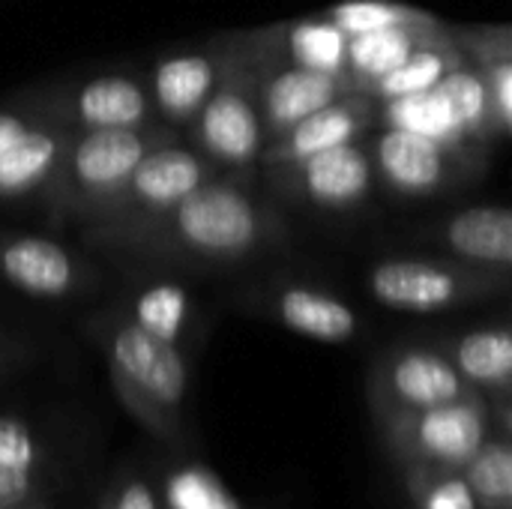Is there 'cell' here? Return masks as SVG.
Returning <instances> with one entry per match:
<instances>
[{
  "instance_id": "6da1fadb",
  "label": "cell",
  "mask_w": 512,
  "mask_h": 509,
  "mask_svg": "<svg viewBox=\"0 0 512 509\" xmlns=\"http://www.w3.org/2000/svg\"><path fill=\"white\" fill-rule=\"evenodd\" d=\"M84 240L108 255L189 270H225L288 249L285 216L237 177H213L177 204L120 222L84 225Z\"/></svg>"
},
{
  "instance_id": "7a4b0ae2",
  "label": "cell",
  "mask_w": 512,
  "mask_h": 509,
  "mask_svg": "<svg viewBox=\"0 0 512 509\" xmlns=\"http://www.w3.org/2000/svg\"><path fill=\"white\" fill-rule=\"evenodd\" d=\"M105 354L114 393L132 417L168 444L183 441V405L189 366L183 348L141 330L123 306L105 309L87 324Z\"/></svg>"
},
{
  "instance_id": "3957f363",
  "label": "cell",
  "mask_w": 512,
  "mask_h": 509,
  "mask_svg": "<svg viewBox=\"0 0 512 509\" xmlns=\"http://www.w3.org/2000/svg\"><path fill=\"white\" fill-rule=\"evenodd\" d=\"M189 147H195L219 174L243 180L258 168L267 132L258 108V57L249 30L228 33L225 69L201 105V111L186 126Z\"/></svg>"
},
{
  "instance_id": "277c9868",
  "label": "cell",
  "mask_w": 512,
  "mask_h": 509,
  "mask_svg": "<svg viewBox=\"0 0 512 509\" xmlns=\"http://www.w3.org/2000/svg\"><path fill=\"white\" fill-rule=\"evenodd\" d=\"M177 138L174 129H99L69 132L63 156L39 192V204L54 222H84L159 144Z\"/></svg>"
},
{
  "instance_id": "5b68a950",
  "label": "cell",
  "mask_w": 512,
  "mask_h": 509,
  "mask_svg": "<svg viewBox=\"0 0 512 509\" xmlns=\"http://www.w3.org/2000/svg\"><path fill=\"white\" fill-rule=\"evenodd\" d=\"M18 114L57 126L63 132L99 129H156L162 126L144 75L132 69H105L63 81L24 87L6 99Z\"/></svg>"
},
{
  "instance_id": "8992f818",
  "label": "cell",
  "mask_w": 512,
  "mask_h": 509,
  "mask_svg": "<svg viewBox=\"0 0 512 509\" xmlns=\"http://www.w3.org/2000/svg\"><path fill=\"white\" fill-rule=\"evenodd\" d=\"M369 297L393 312L438 315L510 291V270L477 267L447 255H390L366 267Z\"/></svg>"
},
{
  "instance_id": "52a82bcc",
  "label": "cell",
  "mask_w": 512,
  "mask_h": 509,
  "mask_svg": "<svg viewBox=\"0 0 512 509\" xmlns=\"http://www.w3.org/2000/svg\"><path fill=\"white\" fill-rule=\"evenodd\" d=\"M390 453L405 468H456L492 438V402L474 393L459 402L375 417Z\"/></svg>"
},
{
  "instance_id": "ba28073f",
  "label": "cell",
  "mask_w": 512,
  "mask_h": 509,
  "mask_svg": "<svg viewBox=\"0 0 512 509\" xmlns=\"http://www.w3.org/2000/svg\"><path fill=\"white\" fill-rule=\"evenodd\" d=\"M366 147L375 177L402 198H435L453 192L474 180L486 162V156L459 150L447 141L387 126H381Z\"/></svg>"
},
{
  "instance_id": "9c48e42d",
  "label": "cell",
  "mask_w": 512,
  "mask_h": 509,
  "mask_svg": "<svg viewBox=\"0 0 512 509\" xmlns=\"http://www.w3.org/2000/svg\"><path fill=\"white\" fill-rule=\"evenodd\" d=\"M213 177H219V171L195 147L183 144L180 138H171V141L153 147L129 171V177L96 210H90L84 216L81 228L159 213Z\"/></svg>"
},
{
  "instance_id": "30bf717a",
  "label": "cell",
  "mask_w": 512,
  "mask_h": 509,
  "mask_svg": "<svg viewBox=\"0 0 512 509\" xmlns=\"http://www.w3.org/2000/svg\"><path fill=\"white\" fill-rule=\"evenodd\" d=\"M102 270L78 249L24 231H0V285L36 300H81L102 288Z\"/></svg>"
},
{
  "instance_id": "8fae6325",
  "label": "cell",
  "mask_w": 512,
  "mask_h": 509,
  "mask_svg": "<svg viewBox=\"0 0 512 509\" xmlns=\"http://www.w3.org/2000/svg\"><path fill=\"white\" fill-rule=\"evenodd\" d=\"M447 354L432 345H396L387 348L369 375V405L375 417L423 411L474 396Z\"/></svg>"
},
{
  "instance_id": "7c38bea8",
  "label": "cell",
  "mask_w": 512,
  "mask_h": 509,
  "mask_svg": "<svg viewBox=\"0 0 512 509\" xmlns=\"http://www.w3.org/2000/svg\"><path fill=\"white\" fill-rule=\"evenodd\" d=\"M249 36H252V48L258 57V108H261L267 141L282 135L303 117L315 114L318 108L348 93H360L357 81L348 72L333 75V72L309 69V66L279 57L270 48L264 27L249 30Z\"/></svg>"
},
{
  "instance_id": "4fadbf2b",
  "label": "cell",
  "mask_w": 512,
  "mask_h": 509,
  "mask_svg": "<svg viewBox=\"0 0 512 509\" xmlns=\"http://www.w3.org/2000/svg\"><path fill=\"white\" fill-rule=\"evenodd\" d=\"M246 309L312 342L345 345L363 330L360 312L333 288L306 279H267L240 291Z\"/></svg>"
},
{
  "instance_id": "5bb4252c",
  "label": "cell",
  "mask_w": 512,
  "mask_h": 509,
  "mask_svg": "<svg viewBox=\"0 0 512 509\" xmlns=\"http://www.w3.org/2000/svg\"><path fill=\"white\" fill-rule=\"evenodd\" d=\"M264 174L282 195L327 213H351L363 207L378 183L366 138L321 150Z\"/></svg>"
},
{
  "instance_id": "9a60e30c",
  "label": "cell",
  "mask_w": 512,
  "mask_h": 509,
  "mask_svg": "<svg viewBox=\"0 0 512 509\" xmlns=\"http://www.w3.org/2000/svg\"><path fill=\"white\" fill-rule=\"evenodd\" d=\"M228 57V33L213 36L201 48L159 54L144 75L153 111L162 126L180 132L213 93Z\"/></svg>"
},
{
  "instance_id": "2e32d148",
  "label": "cell",
  "mask_w": 512,
  "mask_h": 509,
  "mask_svg": "<svg viewBox=\"0 0 512 509\" xmlns=\"http://www.w3.org/2000/svg\"><path fill=\"white\" fill-rule=\"evenodd\" d=\"M69 132L0 105V204L33 201L51 180Z\"/></svg>"
},
{
  "instance_id": "e0dca14e",
  "label": "cell",
  "mask_w": 512,
  "mask_h": 509,
  "mask_svg": "<svg viewBox=\"0 0 512 509\" xmlns=\"http://www.w3.org/2000/svg\"><path fill=\"white\" fill-rule=\"evenodd\" d=\"M375 126H378V102L369 93H363V90L360 93H348V96L318 108L315 114L303 117L300 123H294L282 135L270 138L264 144L258 168L261 171H273V168L300 162L306 156H315L321 150L360 141Z\"/></svg>"
},
{
  "instance_id": "ac0fdd59",
  "label": "cell",
  "mask_w": 512,
  "mask_h": 509,
  "mask_svg": "<svg viewBox=\"0 0 512 509\" xmlns=\"http://www.w3.org/2000/svg\"><path fill=\"white\" fill-rule=\"evenodd\" d=\"M426 240L447 258L492 270H512V213L504 204L456 210L426 228Z\"/></svg>"
},
{
  "instance_id": "d6986e66",
  "label": "cell",
  "mask_w": 512,
  "mask_h": 509,
  "mask_svg": "<svg viewBox=\"0 0 512 509\" xmlns=\"http://www.w3.org/2000/svg\"><path fill=\"white\" fill-rule=\"evenodd\" d=\"M462 381L489 402L510 396L512 333L510 327H477L444 342L441 348Z\"/></svg>"
},
{
  "instance_id": "ffe728a7",
  "label": "cell",
  "mask_w": 512,
  "mask_h": 509,
  "mask_svg": "<svg viewBox=\"0 0 512 509\" xmlns=\"http://www.w3.org/2000/svg\"><path fill=\"white\" fill-rule=\"evenodd\" d=\"M447 21H435L426 27H387L372 33L348 36V75L357 81V87L366 93V87L405 63L414 51H420L429 42H438L444 36Z\"/></svg>"
},
{
  "instance_id": "44dd1931",
  "label": "cell",
  "mask_w": 512,
  "mask_h": 509,
  "mask_svg": "<svg viewBox=\"0 0 512 509\" xmlns=\"http://www.w3.org/2000/svg\"><path fill=\"white\" fill-rule=\"evenodd\" d=\"M270 48L300 66L342 75L348 72V36L324 15L264 27Z\"/></svg>"
},
{
  "instance_id": "7402d4cb",
  "label": "cell",
  "mask_w": 512,
  "mask_h": 509,
  "mask_svg": "<svg viewBox=\"0 0 512 509\" xmlns=\"http://www.w3.org/2000/svg\"><path fill=\"white\" fill-rule=\"evenodd\" d=\"M123 312L150 336L183 348V339L192 333L198 312L189 297V291L177 282L150 279L141 288H135L123 306Z\"/></svg>"
},
{
  "instance_id": "603a6c76",
  "label": "cell",
  "mask_w": 512,
  "mask_h": 509,
  "mask_svg": "<svg viewBox=\"0 0 512 509\" xmlns=\"http://www.w3.org/2000/svg\"><path fill=\"white\" fill-rule=\"evenodd\" d=\"M435 90L447 99L450 114L456 120V129H459V135L471 147H477V150L486 153L495 138H504L501 126L495 120V111H492V102H489L483 75L474 66H468V63L453 66L435 84Z\"/></svg>"
},
{
  "instance_id": "cb8c5ba5",
  "label": "cell",
  "mask_w": 512,
  "mask_h": 509,
  "mask_svg": "<svg viewBox=\"0 0 512 509\" xmlns=\"http://www.w3.org/2000/svg\"><path fill=\"white\" fill-rule=\"evenodd\" d=\"M378 126H387V129H405V132H417V135H429V138H438V141H447L459 150H468V153H477V156H486L483 150L471 147L459 129H456V120L450 114V105L447 99L432 87L426 93H411V96H399V99H387V102H378Z\"/></svg>"
},
{
  "instance_id": "d4e9b609",
  "label": "cell",
  "mask_w": 512,
  "mask_h": 509,
  "mask_svg": "<svg viewBox=\"0 0 512 509\" xmlns=\"http://www.w3.org/2000/svg\"><path fill=\"white\" fill-rule=\"evenodd\" d=\"M459 54L453 51L450 39H447V27L444 36L438 42L423 45L420 51H414L405 63H399L396 69H390L387 75L375 78L366 93L375 102H387V99H399V96H411V93H426L432 90L453 66H459Z\"/></svg>"
},
{
  "instance_id": "484cf974",
  "label": "cell",
  "mask_w": 512,
  "mask_h": 509,
  "mask_svg": "<svg viewBox=\"0 0 512 509\" xmlns=\"http://www.w3.org/2000/svg\"><path fill=\"white\" fill-rule=\"evenodd\" d=\"M465 483L480 509H512L510 438H489L462 468Z\"/></svg>"
},
{
  "instance_id": "4316f807",
  "label": "cell",
  "mask_w": 512,
  "mask_h": 509,
  "mask_svg": "<svg viewBox=\"0 0 512 509\" xmlns=\"http://www.w3.org/2000/svg\"><path fill=\"white\" fill-rule=\"evenodd\" d=\"M321 15L333 21L345 36L387 30V27H426L438 21L432 12L396 0H348L324 9Z\"/></svg>"
},
{
  "instance_id": "83f0119b",
  "label": "cell",
  "mask_w": 512,
  "mask_h": 509,
  "mask_svg": "<svg viewBox=\"0 0 512 509\" xmlns=\"http://www.w3.org/2000/svg\"><path fill=\"white\" fill-rule=\"evenodd\" d=\"M162 509H243L225 483L204 465H177L162 486Z\"/></svg>"
},
{
  "instance_id": "f1b7e54d",
  "label": "cell",
  "mask_w": 512,
  "mask_h": 509,
  "mask_svg": "<svg viewBox=\"0 0 512 509\" xmlns=\"http://www.w3.org/2000/svg\"><path fill=\"white\" fill-rule=\"evenodd\" d=\"M405 483L414 509H480L456 468H405Z\"/></svg>"
},
{
  "instance_id": "f546056e",
  "label": "cell",
  "mask_w": 512,
  "mask_h": 509,
  "mask_svg": "<svg viewBox=\"0 0 512 509\" xmlns=\"http://www.w3.org/2000/svg\"><path fill=\"white\" fill-rule=\"evenodd\" d=\"M447 39L462 63L486 66L492 60H512L510 24H447Z\"/></svg>"
},
{
  "instance_id": "4dcf8cb0",
  "label": "cell",
  "mask_w": 512,
  "mask_h": 509,
  "mask_svg": "<svg viewBox=\"0 0 512 509\" xmlns=\"http://www.w3.org/2000/svg\"><path fill=\"white\" fill-rule=\"evenodd\" d=\"M39 465H42V444L36 432L21 417L0 414V468L39 474Z\"/></svg>"
},
{
  "instance_id": "1f68e13d",
  "label": "cell",
  "mask_w": 512,
  "mask_h": 509,
  "mask_svg": "<svg viewBox=\"0 0 512 509\" xmlns=\"http://www.w3.org/2000/svg\"><path fill=\"white\" fill-rule=\"evenodd\" d=\"M483 75L495 120L504 135H510L512 126V60H492L486 66H474Z\"/></svg>"
},
{
  "instance_id": "d6a6232c",
  "label": "cell",
  "mask_w": 512,
  "mask_h": 509,
  "mask_svg": "<svg viewBox=\"0 0 512 509\" xmlns=\"http://www.w3.org/2000/svg\"><path fill=\"white\" fill-rule=\"evenodd\" d=\"M99 509H162L159 495L141 477H123L105 498Z\"/></svg>"
},
{
  "instance_id": "836d02e7",
  "label": "cell",
  "mask_w": 512,
  "mask_h": 509,
  "mask_svg": "<svg viewBox=\"0 0 512 509\" xmlns=\"http://www.w3.org/2000/svg\"><path fill=\"white\" fill-rule=\"evenodd\" d=\"M39 495V474L30 471H6L0 468V507H15Z\"/></svg>"
},
{
  "instance_id": "e575fe53",
  "label": "cell",
  "mask_w": 512,
  "mask_h": 509,
  "mask_svg": "<svg viewBox=\"0 0 512 509\" xmlns=\"http://www.w3.org/2000/svg\"><path fill=\"white\" fill-rule=\"evenodd\" d=\"M18 357H21V348H18L12 339H3V336H0V375L9 372V369L18 363Z\"/></svg>"
},
{
  "instance_id": "d590c367",
  "label": "cell",
  "mask_w": 512,
  "mask_h": 509,
  "mask_svg": "<svg viewBox=\"0 0 512 509\" xmlns=\"http://www.w3.org/2000/svg\"><path fill=\"white\" fill-rule=\"evenodd\" d=\"M0 509H48V504H45V498H33V501L15 504V507H0Z\"/></svg>"
}]
</instances>
